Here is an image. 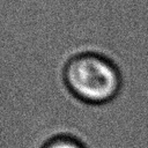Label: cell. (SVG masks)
I'll use <instances>...</instances> for the list:
<instances>
[{"label": "cell", "instance_id": "obj_1", "mask_svg": "<svg viewBox=\"0 0 148 148\" xmlns=\"http://www.w3.org/2000/svg\"><path fill=\"white\" fill-rule=\"evenodd\" d=\"M65 81L75 96L96 104L110 101L120 88L117 67L108 58L96 53L73 57L66 65Z\"/></svg>", "mask_w": 148, "mask_h": 148}, {"label": "cell", "instance_id": "obj_2", "mask_svg": "<svg viewBox=\"0 0 148 148\" xmlns=\"http://www.w3.org/2000/svg\"><path fill=\"white\" fill-rule=\"evenodd\" d=\"M44 148H84L81 142L68 136H58L50 140Z\"/></svg>", "mask_w": 148, "mask_h": 148}, {"label": "cell", "instance_id": "obj_3", "mask_svg": "<svg viewBox=\"0 0 148 148\" xmlns=\"http://www.w3.org/2000/svg\"><path fill=\"white\" fill-rule=\"evenodd\" d=\"M0 148H21V147L16 146L14 143H10L3 139H0Z\"/></svg>", "mask_w": 148, "mask_h": 148}]
</instances>
